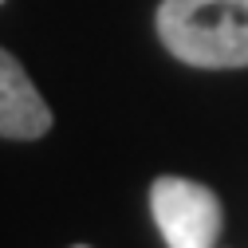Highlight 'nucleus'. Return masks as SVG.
<instances>
[{
    "label": "nucleus",
    "instance_id": "f257e3e1",
    "mask_svg": "<svg viewBox=\"0 0 248 248\" xmlns=\"http://www.w3.org/2000/svg\"><path fill=\"white\" fill-rule=\"evenodd\" d=\"M158 36L189 67H248V0H162Z\"/></svg>",
    "mask_w": 248,
    "mask_h": 248
},
{
    "label": "nucleus",
    "instance_id": "f03ea898",
    "mask_svg": "<svg viewBox=\"0 0 248 248\" xmlns=\"http://www.w3.org/2000/svg\"><path fill=\"white\" fill-rule=\"evenodd\" d=\"M150 209L170 248H217L225 213L209 185L189 177H158L150 189Z\"/></svg>",
    "mask_w": 248,
    "mask_h": 248
},
{
    "label": "nucleus",
    "instance_id": "7ed1b4c3",
    "mask_svg": "<svg viewBox=\"0 0 248 248\" xmlns=\"http://www.w3.org/2000/svg\"><path fill=\"white\" fill-rule=\"evenodd\" d=\"M51 130V110L28 71L0 47V138L32 142Z\"/></svg>",
    "mask_w": 248,
    "mask_h": 248
},
{
    "label": "nucleus",
    "instance_id": "20e7f679",
    "mask_svg": "<svg viewBox=\"0 0 248 248\" xmlns=\"http://www.w3.org/2000/svg\"><path fill=\"white\" fill-rule=\"evenodd\" d=\"M0 4H4V0H0Z\"/></svg>",
    "mask_w": 248,
    "mask_h": 248
},
{
    "label": "nucleus",
    "instance_id": "39448f33",
    "mask_svg": "<svg viewBox=\"0 0 248 248\" xmlns=\"http://www.w3.org/2000/svg\"><path fill=\"white\" fill-rule=\"evenodd\" d=\"M79 248H83V244H79Z\"/></svg>",
    "mask_w": 248,
    "mask_h": 248
}]
</instances>
